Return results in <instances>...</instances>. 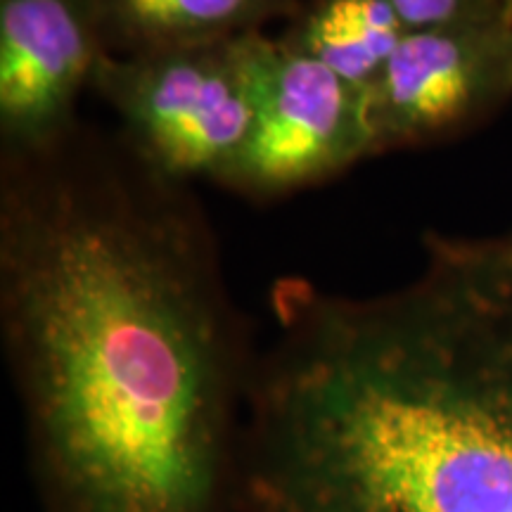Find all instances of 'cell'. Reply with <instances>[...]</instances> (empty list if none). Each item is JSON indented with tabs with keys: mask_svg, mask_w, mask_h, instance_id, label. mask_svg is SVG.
<instances>
[{
	"mask_svg": "<svg viewBox=\"0 0 512 512\" xmlns=\"http://www.w3.org/2000/svg\"><path fill=\"white\" fill-rule=\"evenodd\" d=\"M0 332L38 512H245L256 358L183 185L74 131L3 157Z\"/></svg>",
	"mask_w": 512,
	"mask_h": 512,
	"instance_id": "1",
	"label": "cell"
},
{
	"mask_svg": "<svg viewBox=\"0 0 512 512\" xmlns=\"http://www.w3.org/2000/svg\"><path fill=\"white\" fill-rule=\"evenodd\" d=\"M245 512H512V230L430 238L375 297L273 290Z\"/></svg>",
	"mask_w": 512,
	"mask_h": 512,
	"instance_id": "2",
	"label": "cell"
},
{
	"mask_svg": "<svg viewBox=\"0 0 512 512\" xmlns=\"http://www.w3.org/2000/svg\"><path fill=\"white\" fill-rule=\"evenodd\" d=\"M249 36L100 57L91 88L117 112L124 147L152 176L228 183L254 119Z\"/></svg>",
	"mask_w": 512,
	"mask_h": 512,
	"instance_id": "3",
	"label": "cell"
},
{
	"mask_svg": "<svg viewBox=\"0 0 512 512\" xmlns=\"http://www.w3.org/2000/svg\"><path fill=\"white\" fill-rule=\"evenodd\" d=\"M254 119L226 185L280 195L373 155L366 93L290 38L249 36Z\"/></svg>",
	"mask_w": 512,
	"mask_h": 512,
	"instance_id": "4",
	"label": "cell"
},
{
	"mask_svg": "<svg viewBox=\"0 0 512 512\" xmlns=\"http://www.w3.org/2000/svg\"><path fill=\"white\" fill-rule=\"evenodd\" d=\"M512 93V22L411 29L366 93L373 155L444 138Z\"/></svg>",
	"mask_w": 512,
	"mask_h": 512,
	"instance_id": "5",
	"label": "cell"
},
{
	"mask_svg": "<svg viewBox=\"0 0 512 512\" xmlns=\"http://www.w3.org/2000/svg\"><path fill=\"white\" fill-rule=\"evenodd\" d=\"M105 53L100 0H0L3 157L38 155L74 131Z\"/></svg>",
	"mask_w": 512,
	"mask_h": 512,
	"instance_id": "6",
	"label": "cell"
},
{
	"mask_svg": "<svg viewBox=\"0 0 512 512\" xmlns=\"http://www.w3.org/2000/svg\"><path fill=\"white\" fill-rule=\"evenodd\" d=\"M110 53L228 41L297 15V0H100Z\"/></svg>",
	"mask_w": 512,
	"mask_h": 512,
	"instance_id": "7",
	"label": "cell"
},
{
	"mask_svg": "<svg viewBox=\"0 0 512 512\" xmlns=\"http://www.w3.org/2000/svg\"><path fill=\"white\" fill-rule=\"evenodd\" d=\"M406 31L392 0H313L283 36L368 93Z\"/></svg>",
	"mask_w": 512,
	"mask_h": 512,
	"instance_id": "8",
	"label": "cell"
},
{
	"mask_svg": "<svg viewBox=\"0 0 512 512\" xmlns=\"http://www.w3.org/2000/svg\"><path fill=\"white\" fill-rule=\"evenodd\" d=\"M406 29L463 22H512V0H392Z\"/></svg>",
	"mask_w": 512,
	"mask_h": 512,
	"instance_id": "9",
	"label": "cell"
}]
</instances>
